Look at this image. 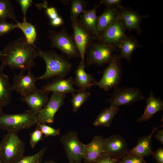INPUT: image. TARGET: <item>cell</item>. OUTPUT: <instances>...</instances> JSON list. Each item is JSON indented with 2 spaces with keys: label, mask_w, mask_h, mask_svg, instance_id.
<instances>
[{
  "label": "cell",
  "mask_w": 163,
  "mask_h": 163,
  "mask_svg": "<svg viewBox=\"0 0 163 163\" xmlns=\"http://www.w3.org/2000/svg\"><path fill=\"white\" fill-rule=\"evenodd\" d=\"M72 26L73 30V36L80 55L79 63L85 67L86 51L90 45L96 40V37L81 25L78 19L72 21Z\"/></svg>",
  "instance_id": "10"
},
{
  "label": "cell",
  "mask_w": 163,
  "mask_h": 163,
  "mask_svg": "<svg viewBox=\"0 0 163 163\" xmlns=\"http://www.w3.org/2000/svg\"><path fill=\"white\" fill-rule=\"evenodd\" d=\"M85 68L79 63L75 72L74 85L79 88V90L86 91L90 89L96 82L92 75L85 71Z\"/></svg>",
  "instance_id": "24"
},
{
  "label": "cell",
  "mask_w": 163,
  "mask_h": 163,
  "mask_svg": "<svg viewBox=\"0 0 163 163\" xmlns=\"http://www.w3.org/2000/svg\"><path fill=\"white\" fill-rule=\"evenodd\" d=\"M38 127L41 131L45 137L55 136L59 135L60 133V129H55L45 124L37 123L36 124Z\"/></svg>",
  "instance_id": "32"
},
{
  "label": "cell",
  "mask_w": 163,
  "mask_h": 163,
  "mask_svg": "<svg viewBox=\"0 0 163 163\" xmlns=\"http://www.w3.org/2000/svg\"><path fill=\"white\" fill-rule=\"evenodd\" d=\"M43 163H57L55 161H54L53 160H50L46 161Z\"/></svg>",
  "instance_id": "44"
},
{
  "label": "cell",
  "mask_w": 163,
  "mask_h": 163,
  "mask_svg": "<svg viewBox=\"0 0 163 163\" xmlns=\"http://www.w3.org/2000/svg\"><path fill=\"white\" fill-rule=\"evenodd\" d=\"M72 94L71 102L72 106V110L74 112H76L88 99L91 94L87 91L79 90L78 92Z\"/></svg>",
  "instance_id": "29"
},
{
  "label": "cell",
  "mask_w": 163,
  "mask_h": 163,
  "mask_svg": "<svg viewBox=\"0 0 163 163\" xmlns=\"http://www.w3.org/2000/svg\"><path fill=\"white\" fill-rule=\"evenodd\" d=\"M103 148L104 153L113 154L121 158L127 154L129 149L126 140L118 134L104 139Z\"/></svg>",
  "instance_id": "14"
},
{
  "label": "cell",
  "mask_w": 163,
  "mask_h": 163,
  "mask_svg": "<svg viewBox=\"0 0 163 163\" xmlns=\"http://www.w3.org/2000/svg\"><path fill=\"white\" fill-rule=\"evenodd\" d=\"M74 85V80L72 76L66 79L57 77L43 86L42 89L48 93L52 92L65 95L73 94L79 91L75 88Z\"/></svg>",
  "instance_id": "16"
},
{
  "label": "cell",
  "mask_w": 163,
  "mask_h": 163,
  "mask_svg": "<svg viewBox=\"0 0 163 163\" xmlns=\"http://www.w3.org/2000/svg\"><path fill=\"white\" fill-rule=\"evenodd\" d=\"M46 13L51 20L59 16L58 13L56 9L53 7L46 8Z\"/></svg>",
  "instance_id": "40"
},
{
  "label": "cell",
  "mask_w": 163,
  "mask_h": 163,
  "mask_svg": "<svg viewBox=\"0 0 163 163\" xmlns=\"http://www.w3.org/2000/svg\"><path fill=\"white\" fill-rule=\"evenodd\" d=\"M126 29L120 17L96 37V40L108 44L117 50L127 36Z\"/></svg>",
  "instance_id": "11"
},
{
  "label": "cell",
  "mask_w": 163,
  "mask_h": 163,
  "mask_svg": "<svg viewBox=\"0 0 163 163\" xmlns=\"http://www.w3.org/2000/svg\"><path fill=\"white\" fill-rule=\"evenodd\" d=\"M120 17L126 30H136L139 34H141L142 30L140 23L144 18L149 17L146 14H139L137 11H135L129 7L123 6L120 8Z\"/></svg>",
  "instance_id": "15"
},
{
  "label": "cell",
  "mask_w": 163,
  "mask_h": 163,
  "mask_svg": "<svg viewBox=\"0 0 163 163\" xmlns=\"http://www.w3.org/2000/svg\"><path fill=\"white\" fill-rule=\"evenodd\" d=\"M120 108L110 105L104 109L95 120L93 125L95 126L109 127L114 116L118 112Z\"/></svg>",
  "instance_id": "26"
},
{
  "label": "cell",
  "mask_w": 163,
  "mask_h": 163,
  "mask_svg": "<svg viewBox=\"0 0 163 163\" xmlns=\"http://www.w3.org/2000/svg\"><path fill=\"white\" fill-rule=\"evenodd\" d=\"M88 2L84 0H72L70 10L71 21H73L78 19L79 15L86 10Z\"/></svg>",
  "instance_id": "30"
},
{
  "label": "cell",
  "mask_w": 163,
  "mask_h": 163,
  "mask_svg": "<svg viewBox=\"0 0 163 163\" xmlns=\"http://www.w3.org/2000/svg\"><path fill=\"white\" fill-rule=\"evenodd\" d=\"M39 56L44 60L46 70L42 75L36 78V80H45L55 77L65 78L69 73L72 63L68 58L54 51L38 50Z\"/></svg>",
  "instance_id": "2"
},
{
  "label": "cell",
  "mask_w": 163,
  "mask_h": 163,
  "mask_svg": "<svg viewBox=\"0 0 163 163\" xmlns=\"http://www.w3.org/2000/svg\"><path fill=\"white\" fill-rule=\"evenodd\" d=\"M48 30L49 34L47 37L51 42V47L59 49L68 59L80 57L73 36L68 33L65 27H63L59 32Z\"/></svg>",
  "instance_id": "5"
},
{
  "label": "cell",
  "mask_w": 163,
  "mask_h": 163,
  "mask_svg": "<svg viewBox=\"0 0 163 163\" xmlns=\"http://www.w3.org/2000/svg\"><path fill=\"white\" fill-rule=\"evenodd\" d=\"M21 71L18 75H14L12 85V90H15L24 97L33 93L37 88L36 84V77H34L31 71L28 72L26 75Z\"/></svg>",
  "instance_id": "13"
},
{
  "label": "cell",
  "mask_w": 163,
  "mask_h": 163,
  "mask_svg": "<svg viewBox=\"0 0 163 163\" xmlns=\"http://www.w3.org/2000/svg\"><path fill=\"white\" fill-rule=\"evenodd\" d=\"M69 163H80L84 158L86 145L82 142L76 132L70 131L60 138Z\"/></svg>",
  "instance_id": "8"
},
{
  "label": "cell",
  "mask_w": 163,
  "mask_h": 163,
  "mask_svg": "<svg viewBox=\"0 0 163 163\" xmlns=\"http://www.w3.org/2000/svg\"><path fill=\"white\" fill-rule=\"evenodd\" d=\"M38 48L27 42L21 37L8 43L2 51L5 56H0L2 63L11 69H19L24 72L31 71L35 64L34 60L39 56Z\"/></svg>",
  "instance_id": "1"
},
{
  "label": "cell",
  "mask_w": 163,
  "mask_h": 163,
  "mask_svg": "<svg viewBox=\"0 0 163 163\" xmlns=\"http://www.w3.org/2000/svg\"><path fill=\"white\" fill-rule=\"evenodd\" d=\"M48 93L42 89H37L26 96L22 97L21 100L29 107L30 110L37 115L48 101Z\"/></svg>",
  "instance_id": "17"
},
{
  "label": "cell",
  "mask_w": 163,
  "mask_h": 163,
  "mask_svg": "<svg viewBox=\"0 0 163 163\" xmlns=\"http://www.w3.org/2000/svg\"><path fill=\"white\" fill-rule=\"evenodd\" d=\"M145 99L146 106L143 114L137 120L138 122L147 121L155 113L163 110L162 101L155 97L152 91L150 92L149 96Z\"/></svg>",
  "instance_id": "22"
},
{
  "label": "cell",
  "mask_w": 163,
  "mask_h": 163,
  "mask_svg": "<svg viewBox=\"0 0 163 163\" xmlns=\"http://www.w3.org/2000/svg\"><path fill=\"white\" fill-rule=\"evenodd\" d=\"M0 163H2L0 161Z\"/></svg>",
  "instance_id": "46"
},
{
  "label": "cell",
  "mask_w": 163,
  "mask_h": 163,
  "mask_svg": "<svg viewBox=\"0 0 163 163\" xmlns=\"http://www.w3.org/2000/svg\"><path fill=\"white\" fill-rule=\"evenodd\" d=\"M156 139L158 141L161 145L163 144V130H159L157 131L155 135Z\"/></svg>",
  "instance_id": "42"
},
{
  "label": "cell",
  "mask_w": 163,
  "mask_h": 163,
  "mask_svg": "<svg viewBox=\"0 0 163 163\" xmlns=\"http://www.w3.org/2000/svg\"><path fill=\"white\" fill-rule=\"evenodd\" d=\"M121 159L113 154L103 153L94 163H121Z\"/></svg>",
  "instance_id": "33"
},
{
  "label": "cell",
  "mask_w": 163,
  "mask_h": 163,
  "mask_svg": "<svg viewBox=\"0 0 163 163\" xmlns=\"http://www.w3.org/2000/svg\"><path fill=\"white\" fill-rule=\"evenodd\" d=\"M5 66L2 63L0 65V112L10 103L13 91L9 77L4 73Z\"/></svg>",
  "instance_id": "19"
},
{
  "label": "cell",
  "mask_w": 163,
  "mask_h": 163,
  "mask_svg": "<svg viewBox=\"0 0 163 163\" xmlns=\"http://www.w3.org/2000/svg\"><path fill=\"white\" fill-rule=\"evenodd\" d=\"M119 56V51L114 53L109 65L104 70L102 77L93 85L98 86L105 91L117 87L121 81L123 73Z\"/></svg>",
  "instance_id": "7"
},
{
  "label": "cell",
  "mask_w": 163,
  "mask_h": 163,
  "mask_svg": "<svg viewBox=\"0 0 163 163\" xmlns=\"http://www.w3.org/2000/svg\"><path fill=\"white\" fill-rule=\"evenodd\" d=\"M46 150L44 147L37 153L29 156H24L14 163H43V158Z\"/></svg>",
  "instance_id": "31"
},
{
  "label": "cell",
  "mask_w": 163,
  "mask_h": 163,
  "mask_svg": "<svg viewBox=\"0 0 163 163\" xmlns=\"http://www.w3.org/2000/svg\"><path fill=\"white\" fill-rule=\"evenodd\" d=\"M120 0H101L100 1L101 4H103L106 8L116 7L121 8L123 6Z\"/></svg>",
  "instance_id": "38"
},
{
  "label": "cell",
  "mask_w": 163,
  "mask_h": 163,
  "mask_svg": "<svg viewBox=\"0 0 163 163\" xmlns=\"http://www.w3.org/2000/svg\"><path fill=\"white\" fill-rule=\"evenodd\" d=\"M121 163H146V162L144 157L127 154L121 158Z\"/></svg>",
  "instance_id": "35"
},
{
  "label": "cell",
  "mask_w": 163,
  "mask_h": 163,
  "mask_svg": "<svg viewBox=\"0 0 163 163\" xmlns=\"http://www.w3.org/2000/svg\"><path fill=\"white\" fill-rule=\"evenodd\" d=\"M64 23L63 20L62 18L59 16L56 18L51 20L50 24L53 27H57L62 25Z\"/></svg>",
  "instance_id": "41"
},
{
  "label": "cell",
  "mask_w": 163,
  "mask_h": 163,
  "mask_svg": "<svg viewBox=\"0 0 163 163\" xmlns=\"http://www.w3.org/2000/svg\"><path fill=\"white\" fill-rule=\"evenodd\" d=\"M154 128L150 135L139 138L135 146L131 149H129L127 154H131L141 157L152 155V151L151 146L152 138V135L159 127Z\"/></svg>",
  "instance_id": "21"
},
{
  "label": "cell",
  "mask_w": 163,
  "mask_h": 163,
  "mask_svg": "<svg viewBox=\"0 0 163 163\" xmlns=\"http://www.w3.org/2000/svg\"><path fill=\"white\" fill-rule=\"evenodd\" d=\"M30 145L32 148H34L40 141L43 140V134L40 130L37 127L34 131L30 133Z\"/></svg>",
  "instance_id": "34"
},
{
  "label": "cell",
  "mask_w": 163,
  "mask_h": 163,
  "mask_svg": "<svg viewBox=\"0 0 163 163\" xmlns=\"http://www.w3.org/2000/svg\"><path fill=\"white\" fill-rule=\"evenodd\" d=\"M72 0H60V2L65 5H68L71 4Z\"/></svg>",
  "instance_id": "43"
},
{
  "label": "cell",
  "mask_w": 163,
  "mask_h": 163,
  "mask_svg": "<svg viewBox=\"0 0 163 163\" xmlns=\"http://www.w3.org/2000/svg\"><path fill=\"white\" fill-rule=\"evenodd\" d=\"M145 99L140 90L133 87H116L111 97L107 101L110 105L119 107L122 105H130Z\"/></svg>",
  "instance_id": "9"
},
{
  "label": "cell",
  "mask_w": 163,
  "mask_h": 163,
  "mask_svg": "<svg viewBox=\"0 0 163 163\" xmlns=\"http://www.w3.org/2000/svg\"><path fill=\"white\" fill-rule=\"evenodd\" d=\"M104 139L101 136H95L91 141L86 145L83 159L85 163H94L104 153L103 144Z\"/></svg>",
  "instance_id": "20"
},
{
  "label": "cell",
  "mask_w": 163,
  "mask_h": 163,
  "mask_svg": "<svg viewBox=\"0 0 163 163\" xmlns=\"http://www.w3.org/2000/svg\"><path fill=\"white\" fill-rule=\"evenodd\" d=\"M37 115L30 110L19 113L7 114L0 112V129L18 133L31 128L37 123Z\"/></svg>",
  "instance_id": "4"
},
{
  "label": "cell",
  "mask_w": 163,
  "mask_h": 163,
  "mask_svg": "<svg viewBox=\"0 0 163 163\" xmlns=\"http://www.w3.org/2000/svg\"><path fill=\"white\" fill-rule=\"evenodd\" d=\"M11 18L18 22L13 4L10 0H0V21Z\"/></svg>",
  "instance_id": "28"
},
{
  "label": "cell",
  "mask_w": 163,
  "mask_h": 163,
  "mask_svg": "<svg viewBox=\"0 0 163 163\" xmlns=\"http://www.w3.org/2000/svg\"><path fill=\"white\" fill-rule=\"evenodd\" d=\"M100 6L99 4L95 5L91 9L86 10L82 13L78 20L81 25L96 37L97 36L96 28L97 16L96 15V11Z\"/></svg>",
  "instance_id": "25"
},
{
  "label": "cell",
  "mask_w": 163,
  "mask_h": 163,
  "mask_svg": "<svg viewBox=\"0 0 163 163\" xmlns=\"http://www.w3.org/2000/svg\"><path fill=\"white\" fill-rule=\"evenodd\" d=\"M117 49L105 43L95 40L87 48L86 52L85 66L93 65L102 66L109 63Z\"/></svg>",
  "instance_id": "6"
},
{
  "label": "cell",
  "mask_w": 163,
  "mask_h": 163,
  "mask_svg": "<svg viewBox=\"0 0 163 163\" xmlns=\"http://www.w3.org/2000/svg\"><path fill=\"white\" fill-rule=\"evenodd\" d=\"M66 95L52 92L48 101L37 115V123L51 125L56 113L63 105Z\"/></svg>",
  "instance_id": "12"
},
{
  "label": "cell",
  "mask_w": 163,
  "mask_h": 163,
  "mask_svg": "<svg viewBox=\"0 0 163 163\" xmlns=\"http://www.w3.org/2000/svg\"><path fill=\"white\" fill-rule=\"evenodd\" d=\"M16 24V27L20 29L24 33L27 43L37 48L34 44L37 35L35 26L26 21L21 23L18 22Z\"/></svg>",
  "instance_id": "27"
},
{
  "label": "cell",
  "mask_w": 163,
  "mask_h": 163,
  "mask_svg": "<svg viewBox=\"0 0 163 163\" xmlns=\"http://www.w3.org/2000/svg\"><path fill=\"white\" fill-rule=\"evenodd\" d=\"M5 55L2 53V51H0V57L4 56Z\"/></svg>",
  "instance_id": "45"
},
{
  "label": "cell",
  "mask_w": 163,
  "mask_h": 163,
  "mask_svg": "<svg viewBox=\"0 0 163 163\" xmlns=\"http://www.w3.org/2000/svg\"><path fill=\"white\" fill-rule=\"evenodd\" d=\"M16 2L20 5L23 15V21H26V15L28 8L32 5V0H17Z\"/></svg>",
  "instance_id": "37"
},
{
  "label": "cell",
  "mask_w": 163,
  "mask_h": 163,
  "mask_svg": "<svg viewBox=\"0 0 163 163\" xmlns=\"http://www.w3.org/2000/svg\"><path fill=\"white\" fill-rule=\"evenodd\" d=\"M25 144L18 133L8 132L0 142V161L2 163H14L23 157Z\"/></svg>",
  "instance_id": "3"
},
{
  "label": "cell",
  "mask_w": 163,
  "mask_h": 163,
  "mask_svg": "<svg viewBox=\"0 0 163 163\" xmlns=\"http://www.w3.org/2000/svg\"><path fill=\"white\" fill-rule=\"evenodd\" d=\"M136 39L135 35L127 36L122 40L118 47L119 56L121 59L123 58L130 62L132 55L136 49L142 47Z\"/></svg>",
  "instance_id": "23"
},
{
  "label": "cell",
  "mask_w": 163,
  "mask_h": 163,
  "mask_svg": "<svg viewBox=\"0 0 163 163\" xmlns=\"http://www.w3.org/2000/svg\"><path fill=\"white\" fill-rule=\"evenodd\" d=\"M153 156L157 163H163V149L162 147L158 148L153 152Z\"/></svg>",
  "instance_id": "39"
},
{
  "label": "cell",
  "mask_w": 163,
  "mask_h": 163,
  "mask_svg": "<svg viewBox=\"0 0 163 163\" xmlns=\"http://www.w3.org/2000/svg\"><path fill=\"white\" fill-rule=\"evenodd\" d=\"M16 28V24L9 23L6 21H0V37L9 33Z\"/></svg>",
  "instance_id": "36"
},
{
  "label": "cell",
  "mask_w": 163,
  "mask_h": 163,
  "mask_svg": "<svg viewBox=\"0 0 163 163\" xmlns=\"http://www.w3.org/2000/svg\"><path fill=\"white\" fill-rule=\"evenodd\" d=\"M120 8H106L102 14L97 16L96 23L97 36L120 17Z\"/></svg>",
  "instance_id": "18"
}]
</instances>
